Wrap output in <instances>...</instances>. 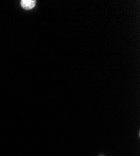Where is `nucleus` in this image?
Masks as SVG:
<instances>
[{
  "mask_svg": "<svg viewBox=\"0 0 140 156\" xmlns=\"http://www.w3.org/2000/svg\"><path fill=\"white\" fill-rule=\"evenodd\" d=\"M20 5L24 9L30 10L35 6L36 1L35 0H21L20 2Z\"/></svg>",
  "mask_w": 140,
  "mask_h": 156,
  "instance_id": "nucleus-1",
  "label": "nucleus"
}]
</instances>
